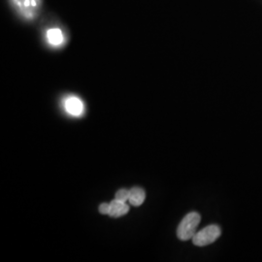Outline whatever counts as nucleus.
<instances>
[{"label": "nucleus", "instance_id": "39448f33", "mask_svg": "<svg viewBox=\"0 0 262 262\" xmlns=\"http://www.w3.org/2000/svg\"><path fill=\"white\" fill-rule=\"evenodd\" d=\"M146 199L145 190L141 187H135L129 189V203L133 206H140L144 203Z\"/></svg>", "mask_w": 262, "mask_h": 262}, {"label": "nucleus", "instance_id": "0eeeda50", "mask_svg": "<svg viewBox=\"0 0 262 262\" xmlns=\"http://www.w3.org/2000/svg\"><path fill=\"white\" fill-rule=\"evenodd\" d=\"M15 2L19 7H21L23 11H26L28 13H29L30 10H33L37 7V0H15Z\"/></svg>", "mask_w": 262, "mask_h": 262}, {"label": "nucleus", "instance_id": "f257e3e1", "mask_svg": "<svg viewBox=\"0 0 262 262\" xmlns=\"http://www.w3.org/2000/svg\"><path fill=\"white\" fill-rule=\"evenodd\" d=\"M201 217L196 212L187 214L181 222L177 229V236L181 241H188L196 234V229L200 224Z\"/></svg>", "mask_w": 262, "mask_h": 262}, {"label": "nucleus", "instance_id": "f03ea898", "mask_svg": "<svg viewBox=\"0 0 262 262\" xmlns=\"http://www.w3.org/2000/svg\"><path fill=\"white\" fill-rule=\"evenodd\" d=\"M221 234H222V230L220 226L216 225H212L201 229L200 231L196 232L191 240L195 246L204 247V246H208L214 243L221 236Z\"/></svg>", "mask_w": 262, "mask_h": 262}, {"label": "nucleus", "instance_id": "6e6552de", "mask_svg": "<svg viewBox=\"0 0 262 262\" xmlns=\"http://www.w3.org/2000/svg\"><path fill=\"white\" fill-rule=\"evenodd\" d=\"M115 199L122 201V202L128 201V199H129V190L125 189V188L119 189L118 191H116Z\"/></svg>", "mask_w": 262, "mask_h": 262}, {"label": "nucleus", "instance_id": "1a4fd4ad", "mask_svg": "<svg viewBox=\"0 0 262 262\" xmlns=\"http://www.w3.org/2000/svg\"><path fill=\"white\" fill-rule=\"evenodd\" d=\"M110 203H102L99 206V213L102 215H109Z\"/></svg>", "mask_w": 262, "mask_h": 262}, {"label": "nucleus", "instance_id": "20e7f679", "mask_svg": "<svg viewBox=\"0 0 262 262\" xmlns=\"http://www.w3.org/2000/svg\"><path fill=\"white\" fill-rule=\"evenodd\" d=\"M129 211V206L126 202H122L119 200L114 199L110 203V211H109V216L111 218H120L124 215H126Z\"/></svg>", "mask_w": 262, "mask_h": 262}, {"label": "nucleus", "instance_id": "423d86ee", "mask_svg": "<svg viewBox=\"0 0 262 262\" xmlns=\"http://www.w3.org/2000/svg\"><path fill=\"white\" fill-rule=\"evenodd\" d=\"M47 38L50 44L54 46H58L63 41V35L61 30L58 29H49L47 32Z\"/></svg>", "mask_w": 262, "mask_h": 262}, {"label": "nucleus", "instance_id": "7ed1b4c3", "mask_svg": "<svg viewBox=\"0 0 262 262\" xmlns=\"http://www.w3.org/2000/svg\"><path fill=\"white\" fill-rule=\"evenodd\" d=\"M65 109L72 116H81L84 111V105L78 97L71 96L65 101Z\"/></svg>", "mask_w": 262, "mask_h": 262}]
</instances>
